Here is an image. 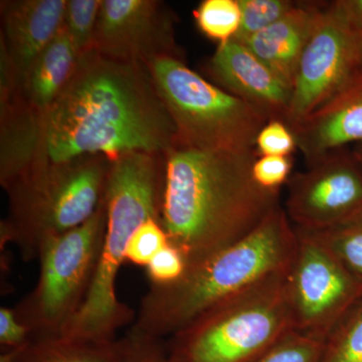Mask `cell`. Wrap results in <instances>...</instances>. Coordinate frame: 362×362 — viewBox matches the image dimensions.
<instances>
[{
	"label": "cell",
	"mask_w": 362,
	"mask_h": 362,
	"mask_svg": "<svg viewBox=\"0 0 362 362\" xmlns=\"http://www.w3.org/2000/svg\"><path fill=\"white\" fill-rule=\"evenodd\" d=\"M47 160L84 156L113 160L129 152L165 154L177 130L149 66L106 58L94 49L77 66L45 116Z\"/></svg>",
	"instance_id": "1"
},
{
	"label": "cell",
	"mask_w": 362,
	"mask_h": 362,
	"mask_svg": "<svg viewBox=\"0 0 362 362\" xmlns=\"http://www.w3.org/2000/svg\"><path fill=\"white\" fill-rule=\"evenodd\" d=\"M256 149L207 151L176 144L164 156L160 223L187 265L242 240L280 206L252 177Z\"/></svg>",
	"instance_id": "2"
},
{
	"label": "cell",
	"mask_w": 362,
	"mask_h": 362,
	"mask_svg": "<svg viewBox=\"0 0 362 362\" xmlns=\"http://www.w3.org/2000/svg\"><path fill=\"white\" fill-rule=\"evenodd\" d=\"M296 247L294 226L278 206L242 240L187 267L180 280L150 286L130 330L173 337L221 302L289 270Z\"/></svg>",
	"instance_id": "3"
},
{
	"label": "cell",
	"mask_w": 362,
	"mask_h": 362,
	"mask_svg": "<svg viewBox=\"0 0 362 362\" xmlns=\"http://www.w3.org/2000/svg\"><path fill=\"white\" fill-rule=\"evenodd\" d=\"M164 175L162 154L129 152L112 160L96 276L82 308L59 337L113 341L117 331L134 320V311L117 298L116 279L135 230L151 218L160 221Z\"/></svg>",
	"instance_id": "4"
},
{
	"label": "cell",
	"mask_w": 362,
	"mask_h": 362,
	"mask_svg": "<svg viewBox=\"0 0 362 362\" xmlns=\"http://www.w3.org/2000/svg\"><path fill=\"white\" fill-rule=\"evenodd\" d=\"M111 162L104 156L47 161L16 182L6 190L9 214L1 223V245L14 243L30 262L45 240L87 223L104 201Z\"/></svg>",
	"instance_id": "5"
},
{
	"label": "cell",
	"mask_w": 362,
	"mask_h": 362,
	"mask_svg": "<svg viewBox=\"0 0 362 362\" xmlns=\"http://www.w3.org/2000/svg\"><path fill=\"white\" fill-rule=\"evenodd\" d=\"M289 270L209 309L177 331L168 346L173 362H251L294 331Z\"/></svg>",
	"instance_id": "6"
},
{
	"label": "cell",
	"mask_w": 362,
	"mask_h": 362,
	"mask_svg": "<svg viewBox=\"0 0 362 362\" xmlns=\"http://www.w3.org/2000/svg\"><path fill=\"white\" fill-rule=\"evenodd\" d=\"M162 101L177 130V143L207 151L255 150L269 122L256 108L211 84L180 59L163 57L149 64Z\"/></svg>",
	"instance_id": "7"
},
{
	"label": "cell",
	"mask_w": 362,
	"mask_h": 362,
	"mask_svg": "<svg viewBox=\"0 0 362 362\" xmlns=\"http://www.w3.org/2000/svg\"><path fill=\"white\" fill-rule=\"evenodd\" d=\"M106 223L104 199L84 225L40 245L39 280L14 308L30 339L59 337L82 308L96 276Z\"/></svg>",
	"instance_id": "8"
},
{
	"label": "cell",
	"mask_w": 362,
	"mask_h": 362,
	"mask_svg": "<svg viewBox=\"0 0 362 362\" xmlns=\"http://www.w3.org/2000/svg\"><path fill=\"white\" fill-rule=\"evenodd\" d=\"M295 230L296 252L287 276L293 327L302 334L325 340L362 296V283L315 235L297 228Z\"/></svg>",
	"instance_id": "9"
},
{
	"label": "cell",
	"mask_w": 362,
	"mask_h": 362,
	"mask_svg": "<svg viewBox=\"0 0 362 362\" xmlns=\"http://www.w3.org/2000/svg\"><path fill=\"white\" fill-rule=\"evenodd\" d=\"M361 40L350 30L337 2H324L293 85L285 122L291 129L354 78Z\"/></svg>",
	"instance_id": "10"
},
{
	"label": "cell",
	"mask_w": 362,
	"mask_h": 362,
	"mask_svg": "<svg viewBox=\"0 0 362 362\" xmlns=\"http://www.w3.org/2000/svg\"><path fill=\"white\" fill-rule=\"evenodd\" d=\"M285 211L292 225L318 230L362 211V168L352 149L330 152L287 183Z\"/></svg>",
	"instance_id": "11"
},
{
	"label": "cell",
	"mask_w": 362,
	"mask_h": 362,
	"mask_svg": "<svg viewBox=\"0 0 362 362\" xmlns=\"http://www.w3.org/2000/svg\"><path fill=\"white\" fill-rule=\"evenodd\" d=\"M175 13L157 0H102L93 49L106 58L144 64L182 59Z\"/></svg>",
	"instance_id": "12"
},
{
	"label": "cell",
	"mask_w": 362,
	"mask_h": 362,
	"mask_svg": "<svg viewBox=\"0 0 362 362\" xmlns=\"http://www.w3.org/2000/svg\"><path fill=\"white\" fill-rule=\"evenodd\" d=\"M209 71L218 87L252 105L267 120L286 122L292 88L246 45L233 40L218 45L209 59Z\"/></svg>",
	"instance_id": "13"
},
{
	"label": "cell",
	"mask_w": 362,
	"mask_h": 362,
	"mask_svg": "<svg viewBox=\"0 0 362 362\" xmlns=\"http://www.w3.org/2000/svg\"><path fill=\"white\" fill-rule=\"evenodd\" d=\"M292 131L308 164L351 143H362V78L354 75Z\"/></svg>",
	"instance_id": "14"
},
{
	"label": "cell",
	"mask_w": 362,
	"mask_h": 362,
	"mask_svg": "<svg viewBox=\"0 0 362 362\" xmlns=\"http://www.w3.org/2000/svg\"><path fill=\"white\" fill-rule=\"evenodd\" d=\"M66 0H7L1 1L4 47L18 78L51 44L63 28Z\"/></svg>",
	"instance_id": "15"
},
{
	"label": "cell",
	"mask_w": 362,
	"mask_h": 362,
	"mask_svg": "<svg viewBox=\"0 0 362 362\" xmlns=\"http://www.w3.org/2000/svg\"><path fill=\"white\" fill-rule=\"evenodd\" d=\"M45 116L33 110L18 89L0 98V183L4 189L47 162Z\"/></svg>",
	"instance_id": "16"
},
{
	"label": "cell",
	"mask_w": 362,
	"mask_h": 362,
	"mask_svg": "<svg viewBox=\"0 0 362 362\" xmlns=\"http://www.w3.org/2000/svg\"><path fill=\"white\" fill-rule=\"evenodd\" d=\"M324 2L297 1L281 20L252 35L245 45L286 84L293 88L300 59Z\"/></svg>",
	"instance_id": "17"
},
{
	"label": "cell",
	"mask_w": 362,
	"mask_h": 362,
	"mask_svg": "<svg viewBox=\"0 0 362 362\" xmlns=\"http://www.w3.org/2000/svg\"><path fill=\"white\" fill-rule=\"evenodd\" d=\"M78 57L68 33L62 28L21 78L18 93L28 107L45 116L68 84Z\"/></svg>",
	"instance_id": "18"
},
{
	"label": "cell",
	"mask_w": 362,
	"mask_h": 362,
	"mask_svg": "<svg viewBox=\"0 0 362 362\" xmlns=\"http://www.w3.org/2000/svg\"><path fill=\"white\" fill-rule=\"evenodd\" d=\"M118 340L35 338L14 350L13 362H116Z\"/></svg>",
	"instance_id": "19"
},
{
	"label": "cell",
	"mask_w": 362,
	"mask_h": 362,
	"mask_svg": "<svg viewBox=\"0 0 362 362\" xmlns=\"http://www.w3.org/2000/svg\"><path fill=\"white\" fill-rule=\"evenodd\" d=\"M307 232L315 235L344 268L362 283V211L337 225Z\"/></svg>",
	"instance_id": "20"
},
{
	"label": "cell",
	"mask_w": 362,
	"mask_h": 362,
	"mask_svg": "<svg viewBox=\"0 0 362 362\" xmlns=\"http://www.w3.org/2000/svg\"><path fill=\"white\" fill-rule=\"evenodd\" d=\"M320 362H362V296L326 337Z\"/></svg>",
	"instance_id": "21"
},
{
	"label": "cell",
	"mask_w": 362,
	"mask_h": 362,
	"mask_svg": "<svg viewBox=\"0 0 362 362\" xmlns=\"http://www.w3.org/2000/svg\"><path fill=\"white\" fill-rule=\"evenodd\" d=\"M194 16L204 35L223 44L233 40L239 30V0H204L194 9Z\"/></svg>",
	"instance_id": "22"
},
{
	"label": "cell",
	"mask_w": 362,
	"mask_h": 362,
	"mask_svg": "<svg viewBox=\"0 0 362 362\" xmlns=\"http://www.w3.org/2000/svg\"><path fill=\"white\" fill-rule=\"evenodd\" d=\"M240 25L233 40L245 44L250 37L281 20L297 4L292 0H239Z\"/></svg>",
	"instance_id": "23"
},
{
	"label": "cell",
	"mask_w": 362,
	"mask_h": 362,
	"mask_svg": "<svg viewBox=\"0 0 362 362\" xmlns=\"http://www.w3.org/2000/svg\"><path fill=\"white\" fill-rule=\"evenodd\" d=\"M102 0H66L63 28L78 56L92 51Z\"/></svg>",
	"instance_id": "24"
},
{
	"label": "cell",
	"mask_w": 362,
	"mask_h": 362,
	"mask_svg": "<svg viewBox=\"0 0 362 362\" xmlns=\"http://www.w3.org/2000/svg\"><path fill=\"white\" fill-rule=\"evenodd\" d=\"M324 341L291 331L251 362H320Z\"/></svg>",
	"instance_id": "25"
},
{
	"label": "cell",
	"mask_w": 362,
	"mask_h": 362,
	"mask_svg": "<svg viewBox=\"0 0 362 362\" xmlns=\"http://www.w3.org/2000/svg\"><path fill=\"white\" fill-rule=\"evenodd\" d=\"M168 233L160 221L151 218L140 226L128 243L125 261L147 267L151 259L169 244Z\"/></svg>",
	"instance_id": "26"
},
{
	"label": "cell",
	"mask_w": 362,
	"mask_h": 362,
	"mask_svg": "<svg viewBox=\"0 0 362 362\" xmlns=\"http://www.w3.org/2000/svg\"><path fill=\"white\" fill-rule=\"evenodd\" d=\"M116 362H173L160 338L128 331L118 339Z\"/></svg>",
	"instance_id": "27"
},
{
	"label": "cell",
	"mask_w": 362,
	"mask_h": 362,
	"mask_svg": "<svg viewBox=\"0 0 362 362\" xmlns=\"http://www.w3.org/2000/svg\"><path fill=\"white\" fill-rule=\"evenodd\" d=\"M259 156H291L298 148L291 128L281 120H272L262 128L256 139Z\"/></svg>",
	"instance_id": "28"
},
{
	"label": "cell",
	"mask_w": 362,
	"mask_h": 362,
	"mask_svg": "<svg viewBox=\"0 0 362 362\" xmlns=\"http://www.w3.org/2000/svg\"><path fill=\"white\" fill-rule=\"evenodd\" d=\"M187 267L182 252L169 243L147 265V276L151 285L173 284L182 277Z\"/></svg>",
	"instance_id": "29"
},
{
	"label": "cell",
	"mask_w": 362,
	"mask_h": 362,
	"mask_svg": "<svg viewBox=\"0 0 362 362\" xmlns=\"http://www.w3.org/2000/svg\"><path fill=\"white\" fill-rule=\"evenodd\" d=\"M292 168V156H259L252 165V177L264 189L280 192L291 177Z\"/></svg>",
	"instance_id": "30"
},
{
	"label": "cell",
	"mask_w": 362,
	"mask_h": 362,
	"mask_svg": "<svg viewBox=\"0 0 362 362\" xmlns=\"http://www.w3.org/2000/svg\"><path fill=\"white\" fill-rule=\"evenodd\" d=\"M30 332L16 317L14 309H0V345L4 351L21 349L30 341Z\"/></svg>",
	"instance_id": "31"
},
{
	"label": "cell",
	"mask_w": 362,
	"mask_h": 362,
	"mask_svg": "<svg viewBox=\"0 0 362 362\" xmlns=\"http://www.w3.org/2000/svg\"><path fill=\"white\" fill-rule=\"evenodd\" d=\"M347 25L362 40V0H337Z\"/></svg>",
	"instance_id": "32"
},
{
	"label": "cell",
	"mask_w": 362,
	"mask_h": 362,
	"mask_svg": "<svg viewBox=\"0 0 362 362\" xmlns=\"http://www.w3.org/2000/svg\"><path fill=\"white\" fill-rule=\"evenodd\" d=\"M356 75L362 78V40H361V45H359L358 58H357Z\"/></svg>",
	"instance_id": "33"
},
{
	"label": "cell",
	"mask_w": 362,
	"mask_h": 362,
	"mask_svg": "<svg viewBox=\"0 0 362 362\" xmlns=\"http://www.w3.org/2000/svg\"><path fill=\"white\" fill-rule=\"evenodd\" d=\"M352 152H354V156L356 157L357 160H358L362 168V143L354 145V148H352Z\"/></svg>",
	"instance_id": "34"
},
{
	"label": "cell",
	"mask_w": 362,
	"mask_h": 362,
	"mask_svg": "<svg viewBox=\"0 0 362 362\" xmlns=\"http://www.w3.org/2000/svg\"><path fill=\"white\" fill-rule=\"evenodd\" d=\"M13 357L14 350L2 352L1 356H0V362H13Z\"/></svg>",
	"instance_id": "35"
}]
</instances>
